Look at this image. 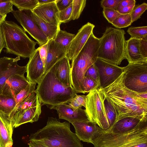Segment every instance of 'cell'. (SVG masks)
I'll use <instances>...</instances> for the list:
<instances>
[{
	"label": "cell",
	"instance_id": "816d5d0a",
	"mask_svg": "<svg viewBox=\"0 0 147 147\" xmlns=\"http://www.w3.org/2000/svg\"><path fill=\"white\" fill-rule=\"evenodd\" d=\"M7 15H3L0 14V24L5 20Z\"/></svg>",
	"mask_w": 147,
	"mask_h": 147
},
{
	"label": "cell",
	"instance_id": "8d00e7d4",
	"mask_svg": "<svg viewBox=\"0 0 147 147\" xmlns=\"http://www.w3.org/2000/svg\"><path fill=\"white\" fill-rule=\"evenodd\" d=\"M147 9V4L145 3L135 5L130 13L132 23L140 18L141 16Z\"/></svg>",
	"mask_w": 147,
	"mask_h": 147
},
{
	"label": "cell",
	"instance_id": "e575fe53",
	"mask_svg": "<svg viewBox=\"0 0 147 147\" xmlns=\"http://www.w3.org/2000/svg\"><path fill=\"white\" fill-rule=\"evenodd\" d=\"M82 90L85 94L88 93L92 90L98 89L99 86L98 84L94 80L90 77L85 76L82 81Z\"/></svg>",
	"mask_w": 147,
	"mask_h": 147
},
{
	"label": "cell",
	"instance_id": "ab89813d",
	"mask_svg": "<svg viewBox=\"0 0 147 147\" xmlns=\"http://www.w3.org/2000/svg\"><path fill=\"white\" fill-rule=\"evenodd\" d=\"M13 4L11 0H6L0 3V14L5 15L13 11Z\"/></svg>",
	"mask_w": 147,
	"mask_h": 147
},
{
	"label": "cell",
	"instance_id": "836d02e7",
	"mask_svg": "<svg viewBox=\"0 0 147 147\" xmlns=\"http://www.w3.org/2000/svg\"><path fill=\"white\" fill-rule=\"evenodd\" d=\"M127 32L131 38L140 39L147 37V26L129 27Z\"/></svg>",
	"mask_w": 147,
	"mask_h": 147
},
{
	"label": "cell",
	"instance_id": "5bb4252c",
	"mask_svg": "<svg viewBox=\"0 0 147 147\" xmlns=\"http://www.w3.org/2000/svg\"><path fill=\"white\" fill-rule=\"evenodd\" d=\"M71 123L80 141L92 144L100 129L96 123L89 121H74Z\"/></svg>",
	"mask_w": 147,
	"mask_h": 147
},
{
	"label": "cell",
	"instance_id": "7dc6e473",
	"mask_svg": "<svg viewBox=\"0 0 147 147\" xmlns=\"http://www.w3.org/2000/svg\"><path fill=\"white\" fill-rule=\"evenodd\" d=\"M136 5V4H133L128 5L121 9L118 12L121 14H127L130 13L132 11Z\"/></svg>",
	"mask_w": 147,
	"mask_h": 147
},
{
	"label": "cell",
	"instance_id": "4316f807",
	"mask_svg": "<svg viewBox=\"0 0 147 147\" xmlns=\"http://www.w3.org/2000/svg\"><path fill=\"white\" fill-rule=\"evenodd\" d=\"M13 131L0 118V143L1 147H12Z\"/></svg>",
	"mask_w": 147,
	"mask_h": 147
},
{
	"label": "cell",
	"instance_id": "ba28073f",
	"mask_svg": "<svg viewBox=\"0 0 147 147\" xmlns=\"http://www.w3.org/2000/svg\"><path fill=\"white\" fill-rule=\"evenodd\" d=\"M86 96L85 110L89 121L96 123L102 129H108L109 126L100 89L92 90Z\"/></svg>",
	"mask_w": 147,
	"mask_h": 147
},
{
	"label": "cell",
	"instance_id": "83f0119b",
	"mask_svg": "<svg viewBox=\"0 0 147 147\" xmlns=\"http://www.w3.org/2000/svg\"><path fill=\"white\" fill-rule=\"evenodd\" d=\"M75 36L74 34L68 33L66 31L60 29L53 40L55 42L60 44L65 48L67 51L70 43Z\"/></svg>",
	"mask_w": 147,
	"mask_h": 147
},
{
	"label": "cell",
	"instance_id": "d6986e66",
	"mask_svg": "<svg viewBox=\"0 0 147 147\" xmlns=\"http://www.w3.org/2000/svg\"><path fill=\"white\" fill-rule=\"evenodd\" d=\"M67 50L53 39L47 42V55L45 65V74L58 61L66 56Z\"/></svg>",
	"mask_w": 147,
	"mask_h": 147
},
{
	"label": "cell",
	"instance_id": "b9f144b4",
	"mask_svg": "<svg viewBox=\"0 0 147 147\" xmlns=\"http://www.w3.org/2000/svg\"><path fill=\"white\" fill-rule=\"evenodd\" d=\"M122 0H102L100 1L103 8H109L116 10L117 7Z\"/></svg>",
	"mask_w": 147,
	"mask_h": 147
},
{
	"label": "cell",
	"instance_id": "30bf717a",
	"mask_svg": "<svg viewBox=\"0 0 147 147\" xmlns=\"http://www.w3.org/2000/svg\"><path fill=\"white\" fill-rule=\"evenodd\" d=\"M11 12L25 31L36 41L40 46L47 42V37L32 17V10H13Z\"/></svg>",
	"mask_w": 147,
	"mask_h": 147
},
{
	"label": "cell",
	"instance_id": "484cf974",
	"mask_svg": "<svg viewBox=\"0 0 147 147\" xmlns=\"http://www.w3.org/2000/svg\"><path fill=\"white\" fill-rule=\"evenodd\" d=\"M31 15L32 18L47 36L48 40L54 39L60 28L44 20L33 13L32 11Z\"/></svg>",
	"mask_w": 147,
	"mask_h": 147
},
{
	"label": "cell",
	"instance_id": "2e32d148",
	"mask_svg": "<svg viewBox=\"0 0 147 147\" xmlns=\"http://www.w3.org/2000/svg\"><path fill=\"white\" fill-rule=\"evenodd\" d=\"M50 109L57 110L59 119L65 120L71 123L74 121H89L85 109H74L67 104L51 107Z\"/></svg>",
	"mask_w": 147,
	"mask_h": 147
},
{
	"label": "cell",
	"instance_id": "6da1fadb",
	"mask_svg": "<svg viewBox=\"0 0 147 147\" xmlns=\"http://www.w3.org/2000/svg\"><path fill=\"white\" fill-rule=\"evenodd\" d=\"M124 75V71L112 83L100 88L104 98L110 102L115 110L116 121L127 117L147 119V99L125 87Z\"/></svg>",
	"mask_w": 147,
	"mask_h": 147
},
{
	"label": "cell",
	"instance_id": "f6af8a7d",
	"mask_svg": "<svg viewBox=\"0 0 147 147\" xmlns=\"http://www.w3.org/2000/svg\"><path fill=\"white\" fill-rule=\"evenodd\" d=\"M47 42L38 48L39 55L44 67L47 55Z\"/></svg>",
	"mask_w": 147,
	"mask_h": 147
},
{
	"label": "cell",
	"instance_id": "9c48e42d",
	"mask_svg": "<svg viewBox=\"0 0 147 147\" xmlns=\"http://www.w3.org/2000/svg\"><path fill=\"white\" fill-rule=\"evenodd\" d=\"M123 67L125 87L139 94L147 93V62L128 63Z\"/></svg>",
	"mask_w": 147,
	"mask_h": 147
},
{
	"label": "cell",
	"instance_id": "d590c367",
	"mask_svg": "<svg viewBox=\"0 0 147 147\" xmlns=\"http://www.w3.org/2000/svg\"><path fill=\"white\" fill-rule=\"evenodd\" d=\"M86 96L76 94L67 103L74 109L81 108L82 107L85 108Z\"/></svg>",
	"mask_w": 147,
	"mask_h": 147
},
{
	"label": "cell",
	"instance_id": "f35d334b",
	"mask_svg": "<svg viewBox=\"0 0 147 147\" xmlns=\"http://www.w3.org/2000/svg\"><path fill=\"white\" fill-rule=\"evenodd\" d=\"M85 76H88L92 78L98 84L100 87L99 74L98 70L94 63L88 68L86 72Z\"/></svg>",
	"mask_w": 147,
	"mask_h": 147
},
{
	"label": "cell",
	"instance_id": "7402d4cb",
	"mask_svg": "<svg viewBox=\"0 0 147 147\" xmlns=\"http://www.w3.org/2000/svg\"><path fill=\"white\" fill-rule=\"evenodd\" d=\"M139 41L140 39L131 37L126 40L125 57L129 63L147 62L141 53Z\"/></svg>",
	"mask_w": 147,
	"mask_h": 147
},
{
	"label": "cell",
	"instance_id": "5b68a950",
	"mask_svg": "<svg viewBox=\"0 0 147 147\" xmlns=\"http://www.w3.org/2000/svg\"><path fill=\"white\" fill-rule=\"evenodd\" d=\"M0 27L5 39V52L29 58L36 49L37 42L30 38L24 29L13 21L5 20Z\"/></svg>",
	"mask_w": 147,
	"mask_h": 147
},
{
	"label": "cell",
	"instance_id": "cb8c5ba5",
	"mask_svg": "<svg viewBox=\"0 0 147 147\" xmlns=\"http://www.w3.org/2000/svg\"><path fill=\"white\" fill-rule=\"evenodd\" d=\"M40 100L35 91L27 100L16 106L9 117L13 128L19 118L27 109L37 106Z\"/></svg>",
	"mask_w": 147,
	"mask_h": 147
},
{
	"label": "cell",
	"instance_id": "f907efd6",
	"mask_svg": "<svg viewBox=\"0 0 147 147\" xmlns=\"http://www.w3.org/2000/svg\"><path fill=\"white\" fill-rule=\"evenodd\" d=\"M37 1L38 5H41L55 2L56 0H37Z\"/></svg>",
	"mask_w": 147,
	"mask_h": 147
},
{
	"label": "cell",
	"instance_id": "db71d44e",
	"mask_svg": "<svg viewBox=\"0 0 147 147\" xmlns=\"http://www.w3.org/2000/svg\"><path fill=\"white\" fill-rule=\"evenodd\" d=\"M0 147H1V145L0 143Z\"/></svg>",
	"mask_w": 147,
	"mask_h": 147
},
{
	"label": "cell",
	"instance_id": "7c38bea8",
	"mask_svg": "<svg viewBox=\"0 0 147 147\" xmlns=\"http://www.w3.org/2000/svg\"><path fill=\"white\" fill-rule=\"evenodd\" d=\"M20 57L15 58L4 57L0 58V94L6 81L15 74L24 75L26 72V67L20 66L18 61Z\"/></svg>",
	"mask_w": 147,
	"mask_h": 147
},
{
	"label": "cell",
	"instance_id": "ee69618b",
	"mask_svg": "<svg viewBox=\"0 0 147 147\" xmlns=\"http://www.w3.org/2000/svg\"><path fill=\"white\" fill-rule=\"evenodd\" d=\"M139 48L143 57L147 59V37L140 39Z\"/></svg>",
	"mask_w": 147,
	"mask_h": 147
},
{
	"label": "cell",
	"instance_id": "f1b7e54d",
	"mask_svg": "<svg viewBox=\"0 0 147 147\" xmlns=\"http://www.w3.org/2000/svg\"><path fill=\"white\" fill-rule=\"evenodd\" d=\"M36 84L30 83L15 97L17 106L28 98L35 90Z\"/></svg>",
	"mask_w": 147,
	"mask_h": 147
},
{
	"label": "cell",
	"instance_id": "9a60e30c",
	"mask_svg": "<svg viewBox=\"0 0 147 147\" xmlns=\"http://www.w3.org/2000/svg\"><path fill=\"white\" fill-rule=\"evenodd\" d=\"M27 79L30 83L36 84L45 74L44 67L40 59L38 48L36 49L26 65Z\"/></svg>",
	"mask_w": 147,
	"mask_h": 147
},
{
	"label": "cell",
	"instance_id": "277c9868",
	"mask_svg": "<svg viewBox=\"0 0 147 147\" xmlns=\"http://www.w3.org/2000/svg\"><path fill=\"white\" fill-rule=\"evenodd\" d=\"M100 42V38L92 33L82 49L71 61V84L77 93L84 94L82 88V81L87 70L97 58Z\"/></svg>",
	"mask_w": 147,
	"mask_h": 147
},
{
	"label": "cell",
	"instance_id": "d4e9b609",
	"mask_svg": "<svg viewBox=\"0 0 147 147\" xmlns=\"http://www.w3.org/2000/svg\"><path fill=\"white\" fill-rule=\"evenodd\" d=\"M41 103L40 101L37 106L30 107L26 110L19 118L14 128L27 123H32L37 121L41 112Z\"/></svg>",
	"mask_w": 147,
	"mask_h": 147
},
{
	"label": "cell",
	"instance_id": "681fc988",
	"mask_svg": "<svg viewBox=\"0 0 147 147\" xmlns=\"http://www.w3.org/2000/svg\"><path fill=\"white\" fill-rule=\"evenodd\" d=\"M28 144L29 147H48L34 141H30Z\"/></svg>",
	"mask_w": 147,
	"mask_h": 147
},
{
	"label": "cell",
	"instance_id": "1f68e13d",
	"mask_svg": "<svg viewBox=\"0 0 147 147\" xmlns=\"http://www.w3.org/2000/svg\"><path fill=\"white\" fill-rule=\"evenodd\" d=\"M130 13L120 14L112 22L111 24L117 28H125L132 24Z\"/></svg>",
	"mask_w": 147,
	"mask_h": 147
},
{
	"label": "cell",
	"instance_id": "e0dca14e",
	"mask_svg": "<svg viewBox=\"0 0 147 147\" xmlns=\"http://www.w3.org/2000/svg\"><path fill=\"white\" fill-rule=\"evenodd\" d=\"M32 11L45 21L60 27L61 23L59 19V11L55 1L38 5Z\"/></svg>",
	"mask_w": 147,
	"mask_h": 147
},
{
	"label": "cell",
	"instance_id": "bcb514c9",
	"mask_svg": "<svg viewBox=\"0 0 147 147\" xmlns=\"http://www.w3.org/2000/svg\"><path fill=\"white\" fill-rule=\"evenodd\" d=\"M136 1L135 0H122L118 4L116 10L118 11L126 6L133 4H136Z\"/></svg>",
	"mask_w": 147,
	"mask_h": 147
},
{
	"label": "cell",
	"instance_id": "603a6c76",
	"mask_svg": "<svg viewBox=\"0 0 147 147\" xmlns=\"http://www.w3.org/2000/svg\"><path fill=\"white\" fill-rule=\"evenodd\" d=\"M16 106L15 98L0 94V118L11 129L13 130L10 116Z\"/></svg>",
	"mask_w": 147,
	"mask_h": 147
},
{
	"label": "cell",
	"instance_id": "7bdbcfd3",
	"mask_svg": "<svg viewBox=\"0 0 147 147\" xmlns=\"http://www.w3.org/2000/svg\"><path fill=\"white\" fill-rule=\"evenodd\" d=\"M73 0H56L55 3L59 11L63 10L71 5Z\"/></svg>",
	"mask_w": 147,
	"mask_h": 147
},
{
	"label": "cell",
	"instance_id": "c3c4849f",
	"mask_svg": "<svg viewBox=\"0 0 147 147\" xmlns=\"http://www.w3.org/2000/svg\"><path fill=\"white\" fill-rule=\"evenodd\" d=\"M5 46V42L4 36L0 27V54Z\"/></svg>",
	"mask_w": 147,
	"mask_h": 147
},
{
	"label": "cell",
	"instance_id": "ffe728a7",
	"mask_svg": "<svg viewBox=\"0 0 147 147\" xmlns=\"http://www.w3.org/2000/svg\"><path fill=\"white\" fill-rule=\"evenodd\" d=\"M30 84L24 75L15 74L6 82L3 88L2 94L14 97Z\"/></svg>",
	"mask_w": 147,
	"mask_h": 147
},
{
	"label": "cell",
	"instance_id": "74e56055",
	"mask_svg": "<svg viewBox=\"0 0 147 147\" xmlns=\"http://www.w3.org/2000/svg\"><path fill=\"white\" fill-rule=\"evenodd\" d=\"M103 15L109 22L111 24L121 14L115 9L103 8Z\"/></svg>",
	"mask_w": 147,
	"mask_h": 147
},
{
	"label": "cell",
	"instance_id": "ac0fdd59",
	"mask_svg": "<svg viewBox=\"0 0 147 147\" xmlns=\"http://www.w3.org/2000/svg\"><path fill=\"white\" fill-rule=\"evenodd\" d=\"M147 122V119L127 117L116 121L109 128L105 130L115 134H123L132 131Z\"/></svg>",
	"mask_w": 147,
	"mask_h": 147
},
{
	"label": "cell",
	"instance_id": "60d3db41",
	"mask_svg": "<svg viewBox=\"0 0 147 147\" xmlns=\"http://www.w3.org/2000/svg\"><path fill=\"white\" fill-rule=\"evenodd\" d=\"M72 9V4L65 9L59 11V18L61 23L69 21L71 14Z\"/></svg>",
	"mask_w": 147,
	"mask_h": 147
},
{
	"label": "cell",
	"instance_id": "d6a6232c",
	"mask_svg": "<svg viewBox=\"0 0 147 147\" xmlns=\"http://www.w3.org/2000/svg\"><path fill=\"white\" fill-rule=\"evenodd\" d=\"M104 104L106 115L110 128L116 120L117 114L115 110L111 103L108 100L105 98Z\"/></svg>",
	"mask_w": 147,
	"mask_h": 147
},
{
	"label": "cell",
	"instance_id": "8992f818",
	"mask_svg": "<svg viewBox=\"0 0 147 147\" xmlns=\"http://www.w3.org/2000/svg\"><path fill=\"white\" fill-rule=\"evenodd\" d=\"M92 144L94 147H147V122L123 134L100 129Z\"/></svg>",
	"mask_w": 147,
	"mask_h": 147
},
{
	"label": "cell",
	"instance_id": "52a82bcc",
	"mask_svg": "<svg viewBox=\"0 0 147 147\" xmlns=\"http://www.w3.org/2000/svg\"><path fill=\"white\" fill-rule=\"evenodd\" d=\"M125 33L123 29L107 27L100 38L97 58L115 65L126 59Z\"/></svg>",
	"mask_w": 147,
	"mask_h": 147
},
{
	"label": "cell",
	"instance_id": "3957f363",
	"mask_svg": "<svg viewBox=\"0 0 147 147\" xmlns=\"http://www.w3.org/2000/svg\"><path fill=\"white\" fill-rule=\"evenodd\" d=\"M35 90L43 105L50 107L67 104L77 93L72 87L62 84L50 69L38 83Z\"/></svg>",
	"mask_w": 147,
	"mask_h": 147
},
{
	"label": "cell",
	"instance_id": "7a4b0ae2",
	"mask_svg": "<svg viewBox=\"0 0 147 147\" xmlns=\"http://www.w3.org/2000/svg\"><path fill=\"white\" fill-rule=\"evenodd\" d=\"M29 138V141L48 147H83L76 134L71 131L69 122H61L53 117H49L46 126L31 134Z\"/></svg>",
	"mask_w": 147,
	"mask_h": 147
},
{
	"label": "cell",
	"instance_id": "4dcf8cb0",
	"mask_svg": "<svg viewBox=\"0 0 147 147\" xmlns=\"http://www.w3.org/2000/svg\"><path fill=\"white\" fill-rule=\"evenodd\" d=\"M19 11L32 10L38 5L37 0H11Z\"/></svg>",
	"mask_w": 147,
	"mask_h": 147
},
{
	"label": "cell",
	"instance_id": "4fadbf2b",
	"mask_svg": "<svg viewBox=\"0 0 147 147\" xmlns=\"http://www.w3.org/2000/svg\"><path fill=\"white\" fill-rule=\"evenodd\" d=\"M95 27L93 24L88 22L82 26L70 43L67 51L66 57L72 60L83 47Z\"/></svg>",
	"mask_w": 147,
	"mask_h": 147
},
{
	"label": "cell",
	"instance_id": "f546056e",
	"mask_svg": "<svg viewBox=\"0 0 147 147\" xmlns=\"http://www.w3.org/2000/svg\"><path fill=\"white\" fill-rule=\"evenodd\" d=\"M86 1V0H73L71 14L69 21L79 18L85 7Z\"/></svg>",
	"mask_w": 147,
	"mask_h": 147
},
{
	"label": "cell",
	"instance_id": "8fae6325",
	"mask_svg": "<svg viewBox=\"0 0 147 147\" xmlns=\"http://www.w3.org/2000/svg\"><path fill=\"white\" fill-rule=\"evenodd\" d=\"M94 64L99 74L100 86L99 88H103L112 83L124 71L123 67L98 58Z\"/></svg>",
	"mask_w": 147,
	"mask_h": 147
},
{
	"label": "cell",
	"instance_id": "44dd1931",
	"mask_svg": "<svg viewBox=\"0 0 147 147\" xmlns=\"http://www.w3.org/2000/svg\"><path fill=\"white\" fill-rule=\"evenodd\" d=\"M51 69L62 84L67 87H72L71 66L69 60L66 56L57 62Z\"/></svg>",
	"mask_w": 147,
	"mask_h": 147
},
{
	"label": "cell",
	"instance_id": "f5cc1de1",
	"mask_svg": "<svg viewBox=\"0 0 147 147\" xmlns=\"http://www.w3.org/2000/svg\"><path fill=\"white\" fill-rule=\"evenodd\" d=\"M5 0H0V3L1 2L4 1Z\"/></svg>",
	"mask_w": 147,
	"mask_h": 147
}]
</instances>
